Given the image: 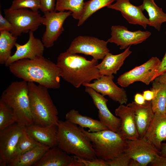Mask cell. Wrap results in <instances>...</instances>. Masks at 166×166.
I'll return each mask as SVG.
<instances>
[{
  "label": "cell",
  "instance_id": "cell-1",
  "mask_svg": "<svg viewBox=\"0 0 166 166\" xmlns=\"http://www.w3.org/2000/svg\"><path fill=\"white\" fill-rule=\"evenodd\" d=\"M14 76L27 82L36 83L48 89L61 86L59 69L57 64L43 56L18 60L9 66Z\"/></svg>",
  "mask_w": 166,
  "mask_h": 166
},
{
  "label": "cell",
  "instance_id": "cell-2",
  "mask_svg": "<svg viewBox=\"0 0 166 166\" xmlns=\"http://www.w3.org/2000/svg\"><path fill=\"white\" fill-rule=\"evenodd\" d=\"M56 64L61 78L76 88L97 79L102 76L96 67L98 60L93 58L89 60L66 51L59 54Z\"/></svg>",
  "mask_w": 166,
  "mask_h": 166
},
{
  "label": "cell",
  "instance_id": "cell-3",
  "mask_svg": "<svg viewBox=\"0 0 166 166\" xmlns=\"http://www.w3.org/2000/svg\"><path fill=\"white\" fill-rule=\"evenodd\" d=\"M57 146L67 153L86 160L97 158L91 143L80 127L68 121L59 120Z\"/></svg>",
  "mask_w": 166,
  "mask_h": 166
},
{
  "label": "cell",
  "instance_id": "cell-4",
  "mask_svg": "<svg viewBox=\"0 0 166 166\" xmlns=\"http://www.w3.org/2000/svg\"><path fill=\"white\" fill-rule=\"evenodd\" d=\"M28 85L34 124L42 126L57 125L59 121L58 111L48 89L34 82H28Z\"/></svg>",
  "mask_w": 166,
  "mask_h": 166
},
{
  "label": "cell",
  "instance_id": "cell-5",
  "mask_svg": "<svg viewBox=\"0 0 166 166\" xmlns=\"http://www.w3.org/2000/svg\"><path fill=\"white\" fill-rule=\"evenodd\" d=\"M0 99L12 110L19 126L25 128L34 124L28 82L23 80L12 82L3 91Z\"/></svg>",
  "mask_w": 166,
  "mask_h": 166
},
{
  "label": "cell",
  "instance_id": "cell-6",
  "mask_svg": "<svg viewBox=\"0 0 166 166\" xmlns=\"http://www.w3.org/2000/svg\"><path fill=\"white\" fill-rule=\"evenodd\" d=\"M80 127L91 141L97 158L111 160L124 152L127 140L120 133L109 129L91 132Z\"/></svg>",
  "mask_w": 166,
  "mask_h": 166
},
{
  "label": "cell",
  "instance_id": "cell-7",
  "mask_svg": "<svg viewBox=\"0 0 166 166\" xmlns=\"http://www.w3.org/2000/svg\"><path fill=\"white\" fill-rule=\"evenodd\" d=\"M5 17L12 24L10 32L14 36L18 37L22 33L34 32L42 24L43 16L38 11H34L26 9L4 10Z\"/></svg>",
  "mask_w": 166,
  "mask_h": 166
},
{
  "label": "cell",
  "instance_id": "cell-8",
  "mask_svg": "<svg viewBox=\"0 0 166 166\" xmlns=\"http://www.w3.org/2000/svg\"><path fill=\"white\" fill-rule=\"evenodd\" d=\"M161 61L157 57H152L144 64L120 75L117 83L123 87L137 81L148 85L155 79Z\"/></svg>",
  "mask_w": 166,
  "mask_h": 166
},
{
  "label": "cell",
  "instance_id": "cell-9",
  "mask_svg": "<svg viewBox=\"0 0 166 166\" xmlns=\"http://www.w3.org/2000/svg\"><path fill=\"white\" fill-rule=\"evenodd\" d=\"M107 41L90 36H79L71 42L66 51L72 53L91 56L93 58L102 59L110 52Z\"/></svg>",
  "mask_w": 166,
  "mask_h": 166
},
{
  "label": "cell",
  "instance_id": "cell-10",
  "mask_svg": "<svg viewBox=\"0 0 166 166\" xmlns=\"http://www.w3.org/2000/svg\"><path fill=\"white\" fill-rule=\"evenodd\" d=\"M44 14L42 24L45 26V30L42 41L46 48L52 47L54 42L64 31L63 24L66 19L71 15L70 11H54Z\"/></svg>",
  "mask_w": 166,
  "mask_h": 166
},
{
  "label": "cell",
  "instance_id": "cell-11",
  "mask_svg": "<svg viewBox=\"0 0 166 166\" xmlns=\"http://www.w3.org/2000/svg\"><path fill=\"white\" fill-rule=\"evenodd\" d=\"M24 128L17 123L0 130V166H7L14 157Z\"/></svg>",
  "mask_w": 166,
  "mask_h": 166
},
{
  "label": "cell",
  "instance_id": "cell-12",
  "mask_svg": "<svg viewBox=\"0 0 166 166\" xmlns=\"http://www.w3.org/2000/svg\"><path fill=\"white\" fill-rule=\"evenodd\" d=\"M159 150L144 137L127 140L124 152L139 166H146L153 160Z\"/></svg>",
  "mask_w": 166,
  "mask_h": 166
},
{
  "label": "cell",
  "instance_id": "cell-13",
  "mask_svg": "<svg viewBox=\"0 0 166 166\" xmlns=\"http://www.w3.org/2000/svg\"><path fill=\"white\" fill-rule=\"evenodd\" d=\"M111 37L108 42L114 43L120 46L121 49H125L132 45L141 43L151 35L150 32L141 30L131 31L126 27L120 25L112 26Z\"/></svg>",
  "mask_w": 166,
  "mask_h": 166
},
{
  "label": "cell",
  "instance_id": "cell-14",
  "mask_svg": "<svg viewBox=\"0 0 166 166\" xmlns=\"http://www.w3.org/2000/svg\"><path fill=\"white\" fill-rule=\"evenodd\" d=\"M113 75H102L93 83H85L82 85L91 87L104 96H108L120 105L126 104L128 98L125 90L118 86L114 82Z\"/></svg>",
  "mask_w": 166,
  "mask_h": 166
},
{
  "label": "cell",
  "instance_id": "cell-15",
  "mask_svg": "<svg viewBox=\"0 0 166 166\" xmlns=\"http://www.w3.org/2000/svg\"><path fill=\"white\" fill-rule=\"evenodd\" d=\"M85 87V91L91 97L93 104L98 110L99 120L109 129L119 132L121 120L109 110L107 106L108 100L104 96L89 87Z\"/></svg>",
  "mask_w": 166,
  "mask_h": 166
},
{
  "label": "cell",
  "instance_id": "cell-16",
  "mask_svg": "<svg viewBox=\"0 0 166 166\" xmlns=\"http://www.w3.org/2000/svg\"><path fill=\"white\" fill-rule=\"evenodd\" d=\"M33 32H29V39L25 44H15L16 51L6 61L5 64L6 66L8 67L19 60L33 59L43 56L45 47L42 40L35 37Z\"/></svg>",
  "mask_w": 166,
  "mask_h": 166
},
{
  "label": "cell",
  "instance_id": "cell-17",
  "mask_svg": "<svg viewBox=\"0 0 166 166\" xmlns=\"http://www.w3.org/2000/svg\"><path fill=\"white\" fill-rule=\"evenodd\" d=\"M130 0H115L116 2L107 7L120 11L123 17L130 24L138 25L146 29L148 25V19L140 6H135Z\"/></svg>",
  "mask_w": 166,
  "mask_h": 166
},
{
  "label": "cell",
  "instance_id": "cell-18",
  "mask_svg": "<svg viewBox=\"0 0 166 166\" xmlns=\"http://www.w3.org/2000/svg\"><path fill=\"white\" fill-rule=\"evenodd\" d=\"M115 115L121 120L119 133L127 140H134L139 138L133 110L124 105H120L115 110Z\"/></svg>",
  "mask_w": 166,
  "mask_h": 166
},
{
  "label": "cell",
  "instance_id": "cell-19",
  "mask_svg": "<svg viewBox=\"0 0 166 166\" xmlns=\"http://www.w3.org/2000/svg\"><path fill=\"white\" fill-rule=\"evenodd\" d=\"M159 150L166 140V114L155 113L144 137Z\"/></svg>",
  "mask_w": 166,
  "mask_h": 166
},
{
  "label": "cell",
  "instance_id": "cell-20",
  "mask_svg": "<svg viewBox=\"0 0 166 166\" xmlns=\"http://www.w3.org/2000/svg\"><path fill=\"white\" fill-rule=\"evenodd\" d=\"M127 105L134 111L139 137H144L154 116L151 101H147L143 105H138L134 101H132Z\"/></svg>",
  "mask_w": 166,
  "mask_h": 166
},
{
  "label": "cell",
  "instance_id": "cell-21",
  "mask_svg": "<svg viewBox=\"0 0 166 166\" xmlns=\"http://www.w3.org/2000/svg\"><path fill=\"white\" fill-rule=\"evenodd\" d=\"M25 128L27 132L39 143L50 148L57 146V125L42 126L33 124Z\"/></svg>",
  "mask_w": 166,
  "mask_h": 166
},
{
  "label": "cell",
  "instance_id": "cell-22",
  "mask_svg": "<svg viewBox=\"0 0 166 166\" xmlns=\"http://www.w3.org/2000/svg\"><path fill=\"white\" fill-rule=\"evenodd\" d=\"M130 46L118 54L113 55L109 52L107 54L102 61L96 66L101 75L109 76L116 74L126 59L132 53Z\"/></svg>",
  "mask_w": 166,
  "mask_h": 166
},
{
  "label": "cell",
  "instance_id": "cell-23",
  "mask_svg": "<svg viewBox=\"0 0 166 166\" xmlns=\"http://www.w3.org/2000/svg\"><path fill=\"white\" fill-rule=\"evenodd\" d=\"M57 146L49 148L34 166H69L73 158Z\"/></svg>",
  "mask_w": 166,
  "mask_h": 166
},
{
  "label": "cell",
  "instance_id": "cell-24",
  "mask_svg": "<svg viewBox=\"0 0 166 166\" xmlns=\"http://www.w3.org/2000/svg\"><path fill=\"white\" fill-rule=\"evenodd\" d=\"M50 147L40 144L32 149L15 156L9 161L8 166H30L39 160Z\"/></svg>",
  "mask_w": 166,
  "mask_h": 166
},
{
  "label": "cell",
  "instance_id": "cell-25",
  "mask_svg": "<svg viewBox=\"0 0 166 166\" xmlns=\"http://www.w3.org/2000/svg\"><path fill=\"white\" fill-rule=\"evenodd\" d=\"M65 118L66 120L81 127L88 128L90 132H95L109 129L100 120L82 115L78 111L73 109L67 113Z\"/></svg>",
  "mask_w": 166,
  "mask_h": 166
},
{
  "label": "cell",
  "instance_id": "cell-26",
  "mask_svg": "<svg viewBox=\"0 0 166 166\" xmlns=\"http://www.w3.org/2000/svg\"><path fill=\"white\" fill-rule=\"evenodd\" d=\"M140 6L143 11L145 10L148 14V25L159 31L162 24L166 22V14L162 8L156 4L154 0H143L142 4Z\"/></svg>",
  "mask_w": 166,
  "mask_h": 166
},
{
  "label": "cell",
  "instance_id": "cell-27",
  "mask_svg": "<svg viewBox=\"0 0 166 166\" xmlns=\"http://www.w3.org/2000/svg\"><path fill=\"white\" fill-rule=\"evenodd\" d=\"M152 89L154 96L151 101L152 110L154 113L166 114V85L154 81H152Z\"/></svg>",
  "mask_w": 166,
  "mask_h": 166
},
{
  "label": "cell",
  "instance_id": "cell-28",
  "mask_svg": "<svg viewBox=\"0 0 166 166\" xmlns=\"http://www.w3.org/2000/svg\"><path fill=\"white\" fill-rule=\"evenodd\" d=\"M17 37L10 32L0 31V64H5L10 57L11 50L15 46Z\"/></svg>",
  "mask_w": 166,
  "mask_h": 166
},
{
  "label": "cell",
  "instance_id": "cell-29",
  "mask_svg": "<svg viewBox=\"0 0 166 166\" xmlns=\"http://www.w3.org/2000/svg\"><path fill=\"white\" fill-rule=\"evenodd\" d=\"M84 0H56L55 11H70L74 18L79 20L83 10Z\"/></svg>",
  "mask_w": 166,
  "mask_h": 166
},
{
  "label": "cell",
  "instance_id": "cell-30",
  "mask_svg": "<svg viewBox=\"0 0 166 166\" xmlns=\"http://www.w3.org/2000/svg\"><path fill=\"white\" fill-rule=\"evenodd\" d=\"M115 0H90L84 2L82 16L77 26H81L92 14L99 10L108 6Z\"/></svg>",
  "mask_w": 166,
  "mask_h": 166
},
{
  "label": "cell",
  "instance_id": "cell-31",
  "mask_svg": "<svg viewBox=\"0 0 166 166\" xmlns=\"http://www.w3.org/2000/svg\"><path fill=\"white\" fill-rule=\"evenodd\" d=\"M16 122V119L12 110L0 99V130Z\"/></svg>",
  "mask_w": 166,
  "mask_h": 166
},
{
  "label": "cell",
  "instance_id": "cell-32",
  "mask_svg": "<svg viewBox=\"0 0 166 166\" xmlns=\"http://www.w3.org/2000/svg\"><path fill=\"white\" fill-rule=\"evenodd\" d=\"M40 144L32 137L27 132L25 128H24L22 135L17 144L14 157L22 154Z\"/></svg>",
  "mask_w": 166,
  "mask_h": 166
},
{
  "label": "cell",
  "instance_id": "cell-33",
  "mask_svg": "<svg viewBox=\"0 0 166 166\" xmlns=\"http://www.w3.org/2000/svg\"><path fill=\"white\" fill-rule=\"evenodd\" d=\"M11 10L30 9L34 11L40 9L39 0H14L9 8Z\"/></svg>",
  "mask_w": 166,
  "mask_h": 166
},
{
  "label": "cell",
  "instance_id": "cell-34",
  "mask_svg": "<svg viewBox=\"0 0 166 166\" xmlns=\"http://www.w3.org/2000/svg\"><path fill=\"white\" fill-rule=\"evenodd\" d=\"M131 159L124 152L114 159L106 161L109 166H129Z\"/></svg>",
  "mask_w": 166,
  "mask_h": 166
},
{
  "label": "cell",
  "instance_id": "cell-35",
  "mask_svg": "<svg viewBox=\"0 0 166 166\" xmlns=\"http://www.w3.org/2000/svg\"><path fill=\"white\" fill-rule=\"evenodd\" d=\"M73 156L77 160L82 163L84 166H109L106 161L99 158L89 160Z\"/></svg>",
  "mask_w": 166,
  "mask_h": 166
},
{
  "label": "cell",
  "instance_id": "cell-36",
  "mask_svg": "<svg viewBox=\"0 0 166 166\" xmlns=\"http://www.w3.org/2000/svg\"><path fill=\"white\" fill-rule=\"evenodd\" d=\"M40 10L44 14L55 11L56 0H39Z\"/></svg>",
  "mask_w": 166,
  "mask_h": 166
},
{
  "label": "cell",
  "instance_id": "cell-37",
  "mask_svg": "<svg viewBox=\"0 0 166 166\" xmlns=\"http://www.w3.org/2000/svg\"><path fill=\"white\" fill-rule=\"evenodd\" d=\"M12 28V25L10 21L0 13V31H6L10 32Z\"/></svg>",
  "mask_w": 166,
  "mask_h": 166
},
{
  "label": "cell",
  "instance_id": "cell-38",
  "mask_svg": "<svg viewBox=\"0 0 166 166\" xmlns=\"http://www.w3.org/2000/svg\"><path fill=\"white\" fill-rule=\"evenodd\" d=\"M150 165L152 166H166V157L157 154L150 163Z\"/></svg>",
  "mask_w": 166,
  "mask_h": 166
},
{
  "label": "cell",
  "instance_id": "cell-39",
  "mask_svg": "<svg viewBox=\"0 0 166 166\" xmlns=\"http://www.w3.org/2000/svg\"><path fill=\"white\" fill-rule=\"evenodd\" d=\"M166 35V31L165 32ZM166 71V52L164 55L159 68L158 72L155 78L160 75L162 74Z\"/></svg>",
  "mask_w": 166,
  "mask_h": 166
},
{
  "label": "cell",
  "instance_id": "cell-40",
  "mask_svg": "<svg viewBox=\"0 0 166 166\" xmlns=\"http://www.w3.org/2000/svg\"><path fill=\"white\" fill-rule=\"evenodd\" d=\"M134 101L137 104L143 105L145 104L147 101L144 99L142 94L137 93L135 94L134 98Z\"/></svg>",
  "mask_w": 166,
  "mask_h": 166
},
{
  "label": "cell",
  "instance_id": "cell-41",
  "mask_svg": "<svg viewBox=\"0 0 166 166\" xmlns=\"http://www.w3.org/2000/svg\"><path fill=\"white\" fill-rule=\"evenodd\" d=\"M142 95L146 101H151L154 97V93L153 90L151 89V90L144 91Z\"/></svg>",
  "mask_w": 166,
  "mask_h": 166
},
{
  "label": "cell",
  "instance_id": "cell-42",
  "mask_svg": "<svg viewBox=\"0 0 166 166\" xmlns=\"http://www.w3.org/2000/svg\"><path fill=\"white\" fill-rule=\"evenodd\" d=\"M153 81L163 83L166 85V71L156 77Z\"/></svg>",
  "mask_w": 166,
  "mask_h": 166
},
{
  "label": "cell",
  "instance_id": "cell-43",
  "mask_svg": "<svg viewBox=\"0 0 166 166\" xmlns=\"http://www.w3.org/2000/svg\"><path fill=\"white\" fill-rule=\"evenodd\" d=\"M73 157L69 166H84L82 163L77 160L74 156Z\"/></svg>",
  "mask_w": 166,
  "mask_h": 166
},
{
  "label": "cell",
  "instance_id": "cell-44",
  "mask_svg": "<svg viewBox=\"0 0 166 166\" xmlns=\"http://www.w3.org/2000/svg\"><path fill=\"white\" fill-rule=\"evenodd\" d=\"M159 154L163 156L166 157V142L162 143Z\"/></svg>",
  "mask_w": 166,
  "mask_h": 166
}]
</instances>
